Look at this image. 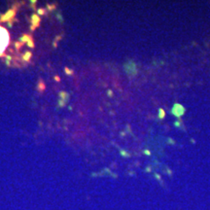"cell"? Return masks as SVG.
I'll return each mask as SVG.
<instances>
[{
  "mask_svg": "<svg viewBox=\"0 0 210 210\" xmlns=\"http://www.w3.org/2000/svg\"><path fill=\"white\" fill-rule=\"evenodd\" d=\"M9 42V36L8 32L5 28L0 26V55L2 54L3 51L6 49Z\"/></svg>",
  "mask_w": 210,
  "mask_h": 210,
  "instance_id": "6da1fadb",
  "label": "cell"
},
{
  "mask_svg": "<svg viewBox=\"0 0 210 210\" xmlns=\"http://www.w3.org/2000/svg\"><path fill=\"white\" fill-rule=\"evenodd\" d=\"M160 113H161V114H160V117H161V118L163 117V116L164 117V111H163V110H160Z\"/></svg>",
  "mask_w": 210,
  "mask_h": 210,
  "instance_id": "3957f363",
  "label": "cell"
},
{
  "mask_svg": "<svg viewBox=\"0 0 210 210\" xmlns=\"http://www.w3.org/2000/svg\"><path fill=\"white\" fill-rule=\"evenodd\" d=\"M185 112V108L182 106L181 104H174V106L172 107V110H171V113L173 114L174 116L176 117H180V116H182L183 114Z\"/></svg>",
  "mask_w": 210,
  "mask_h": 210,
  "instance_id": "7a4b0ae2",
  "label": "cell"
}]
</instances>
